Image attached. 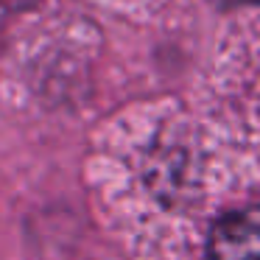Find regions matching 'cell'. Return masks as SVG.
<instances>
[{"mask_svg":"<svg viewBox=\"0 0 260 260\" xmlns=\"http://www.w3.org/2000/svg\"><path fill=\"white\" fill-rule=\"evenodd\" d=\"M257 246L260 218L254 207L224 215L210 232V260H257Z\"/></svg>","mask_w":260,"mask_h":260,"instance_id":"cell-1","label":"cell"}]
</instances>
